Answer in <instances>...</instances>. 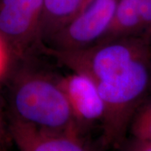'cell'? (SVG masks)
Wrapping results in <instances>:
<instances>
[{
	"label": "cell",
	"mask_w": 151,
	"mask_h": 151,
	"mask_svg": "<svg viewBox=\"0 0 151 151\" xmlns=\"http://www.w3.org/2000/svg\"><path fill=\"white\" fill-rule=\"evenodd\" d=\"M119 151H151V140H139L134 138L127 139L119 148Z\"/></svg>",
	"instance_id": "cell-11"
},
{
	"label": "cell",
	"mask_w": 151,
	"mask_h": 151,
	"mask_svg": "<svg viewBox=\"0 0 151 151\" xmlns=\"http://www.w3.org/2000/svg\"><path fill=\"white\" fill-rule=\"evenodd\" d=\"M129 130L134 139L151 140V94L136 111Z\"/></svg>",
	"instance_id": "cell-10"
},
{
	"label": "cell",
	"mask_w": 151,
	"mask_h": 151,
	"mask_svg": "<svg viewBox=\"0 0 151 151\" xmlns=\"http://www.w3.org/2000/svg\"><path fill=\"white\" fill-rule=\"evenodd\" d=\"M4 138H5V130L4 128L2 119H0V145H3Z\"/></svg>",
	"instance_id": "cell-13"
},
{
	"label": "cell",
	"mask_w": 151,
	"mask_h": 151,
	"mask_svg": "<svg viewBox=\"0 0 151 151\" xmlns=\"http://www.w3.org/2000/svg\"><path fill=\"white\" fill-rule=\"evenodd\" d=\"M97 84L104 106L101 145L104 150L119 149L136 111L151 94V53L114 78Z\"/></svg>",
	"instance_id": "cell-1"
},
{
	"label": "cell",
	"mask_w": 151,
	"mask_h": 151,
	"mask_svg": "<svg viewBox=\"0 0 151 151\" xmlns=\"http://www.w3.org/2000/svg\"><path fill=\"white\" fill-rule=\"evenodd\" d=\"M9 134L19 151H92L81 135L40 129L13 116Z\"/></svg>",
	"instance_id": "cell-6"
},
{
	"label": "cell",
	"mask_w": 151,
	"mask_h": 151,
	"mask_svg": "<svg viewBox=\"0 0 151 151\" xmlns=\"http://www.w3.org/2000/svg\"><path fill=\"white\" fill-rule=\"evenodd\" d=\"M0 119H2V118H1V115H0Z\"/></svg>",
	"instance_id": "cell-14"
},
{
	"label": "cell",
	"mask_w": 151,
	"mask_h": 151,
	"mask_svg": "<svg viewBox=\"0 0 151 151\" xmlns=\"http://www.w3.org/2000/svg\"><path fill=\"white\" fill-rule=\"evenodd\" d=\"M145 35H151V0H119L113 21L99 41Z\"/></svg>",
	"instance_id": "cell-8"
},
{
	"label": "cell",
	"mask_w": 151,
	"mask_h": 151,
	"mask_svg": "<svg viewBox=\"0 0 151 151\" xmlns=\"http://www.w3.org/2000/svg\"><path fill=\"white\" fill-rule=\"evenodd\" d=\"M8 64L7 43L0 35V76L4 73Z\"/></svg>",
	"instance_id": "cell-12"
},
{
	"label": "cell",
	"mask_w": 151,
	"mask_h": 151,
	"mask_svg": "<svg viewBox=\"0 0 151 151\" xmlns=\"http://www.w3.org/2000/svg\"><path fill=\"white\" fill-rule=\"evenodd\" d=\"M41 49L72 72L99 82L114 78L134 60L151 53V35L116 38L76 50H55L45 45Z\"/></svg>",
	"instance_id": "cell-3"
},
{
	"label": "cell",
	"mask_w": 151,
	"mask_h": 151,
	"mask_svg": "<svg viewBox=\"0 0 151 151\" xmlns=\"http://www.w3.org/2000/svg\"><path fill=\"white\" fill-rule=\"evenodd\" d=\"M11 116L39 129L81 135L58 79L41 72L18 76L12 90Z\"/></svg>",
	"instance_id": "cell-2"
},
{
	"label": "cell",
	"mask_w": 151,
	"mask_h": 151,
	"mask_svg": "<svg viewBox=\"0 0 151 151\" xmlns=\"http://www.w3.org/2000/svg\"><path fill=\"white\" fill-rule=\"evenodd\" d=\"M119 0H90L75 16L55 33L45 46L76 50L98 42L113 21Z\"/></svg>",
	"instance_id": "cell-4"
},
{
	"label": "cell",
	"mask_w": 151,
	"mask_h": 151,
	"mask_svg": "<svg viewBox=\"0 0 151 151\" xmlns=\"http://www.w3.org/2000/svg\"><path fill=\"white\" fill-rule=\"evenodd\" d=\"M90 0H44L41 40L46 42Z\"/></svg>",
	"instance_id": "cell-9"
},
{
	"label": "cell",
	"mask_w": 151,
	"mask_h": 151,
	"mask_svg": "<svg viewBox=\"0 0 151 151\" xmlns=\"http://www.w3.org/2000/svg\"><path fill=\"white\" fill-rule=\"evenodd\" d=\"M76 121L82 129L103 120L104 106L97 82L76 72L58 78Z\"/></svg>",
	"instance_id": "cell-7"
},
{
	"label": "cell",
	"mask_w": 151,
	"mask_h": 151,
	"mask_svg": "<svg viewBox=\"0 0 151 151\" xmlns=\"http://www.w3.org/2000/svg\"><path fill=\"white\" fill-rule=\"evenodd\" d=\"M44 0H0V35L18 52L42 47Z\"/></svg>",
	"instance_id": "cell-5"
}]
</instances>
